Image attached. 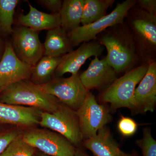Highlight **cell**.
Listing matches in <instances>:
<instances>
[{
    "label": "cell",
    "mask_w": 156,
    "mask_h": 156,
    "mask_svg": "<svg viewBox=\"0 0 156 156\" xmlns=\"http://www.w3.org/2000/svg\"><path fill=\"white\" fill-rule=\"evenodd\" d=\"M18 0H0V33L8 36L12 34L15 9Z\"/></svg>",
    "instance_id": "7402d4cb"
},
{
    "label": "cell",
    "mask_w": 156,
    "mask_h": 156,
    "mask_svg": "<svg viewBox=\"0 0 156 156\" xmlns=\"http://www.w3.org/2000/svg\"><path fill=\"white\" fill-rule=\"evenodd\" d=\"M1 128H0V132H1Z\"/></svg>",
    "instance_id": "4dcf8cb0"
},
{
    "label": "cell",
    "mask_w": 156,
    "mask_h": 156,
    "mask_svg": "<svg viewBox=\"0 0 156 156\" xmlns=\"http://www.w3.org/2000/svg\"><path fill=\"white\" fill-rule=\"evenodd\" d=\"M37 2L52 13H59L62 4L61 0H37Z\"/></svg>",
    "instance_id": "4316f807"
},
{
    "label": "cell",
    "mask_w": 156,
    "mask_h": 156,
    "mask_svg": "<svg viewBox=\"0 0 156 156\" xmlns=\"http://www.w3.org/2000/svg\"><path fill=\"white\" fill-rule=\"evenodd\" d=\"M32 67L17 58L11 43H7L0 61V93L11 84L30 78Z\"/></svg>",
    "instance_id": "8fae6325"
},
{
    "label": "cell",
    "mask_w": 156,
    "mask_h": 156,
    "mask_svg": "<svg viewBox=\"0 0 156 156\" xmlns=\"http://www.w3.org/2000/svg\"><path fill=\"white\" fill-rule=\"evenodd\" d=\"M39 125L62 135L74 146L83 143L76 112L62 103L53 113L42 112Z\"/></svg>",
    "instance_id": "5b68a950"
},
{
    "label": "cell",
    "mask_w": 156,
    "mask_h": 156,
    "mask_svg": "<svg viewBox=\"0 0 156 156\" xmlns=\"http://www.w3.org/2000/svg\"><path fill=\"white\" fill-rule=\"evenodd\" d=\"M62 56H43L32 68L30 78L31 82L39 85L49 82L53 77L56 68L62 61Z\"/></svg>",
    "instance_id": "ffe728a7"
},
{
    "label": "cell",
    "mask_w": 156,
    "mask_h": 156,
    "mask_svg": "<svg viewBox=\"0 0 156 156\" xmlns=\"http://www.w3.org/2000/svg\"><path fill=\"white\" fill-rule=\"evenodd\" d=\"M131 154H132V156H139L137 153L135 151H133Z\"/></svg>",
    "instance_id": "f546056e"
},
{
    "label": "cell",
    "mask_w": 156,
    "mask_h": 156,
    "mask_svg": "<svg viewBox=\"0 0 156 156\" xmlns=\"http://www.w3.org/2000/svg\"><path fill=\"white\" fill-rule=\"evenodd\" d=\"M41 111L0 102V124L29 127L39 125Z\"/></svg>",
    "instance_id": "9a60e30c"
},
{
    "label": "cell",
    "mask_w": 156,
    "mask_h": 156,
    "mask_svg": "<svg viewBox=\"0 0 156 156\" xmlns=\"http://www.w3.org/2000/svg\"><path fill=\"white\" fill-rule=\"evenodd\" d=\"M23 139L34 148L51 156H75L74 146L60 134L46 129L32 128L22 134Z\"/></svg>",
    "instance_id": "ba28073f"
},
{
    "label": "cell",
    "mask_w": 156,
    "mask_h": 156,
    "mask_svg": "<svg viewBox=\"0 0 156 156\" xmlns=\"http://www.w3.org/2000/svg\"><path fill=\"white\" fill-rule=\"evenodd\" d=\"M156 102V61L149 63L145 75L134 93L135 112H154Z\"/></svg>",
    "instance_id": "5bb4252c"
},
{
    "label": "cell",
    "mask_w": 156,
    "mask_h": 156,
    "mask_svg": "<svg viewBox=\"0 0 156 156\" xmlns=\"http://www.w3.org/2000/svg\"><path fill=\"white\" fill-rule=\"evenodd\" d=\"M43 46L44 55L52 57L63 56L73 48L67 33L61 27L48 31Z\"/></svg>",
    "instance_id": "ac0fdd59"
},
{
    "label": "cell",
    "mask_w": 156,
    "mask_h": 156,
    "mask_svg": "<svg viewBox=\"0 0 156 156\" xmlns=\"http://www.w3.org/2000/svg\"><path fill=\"white\" fill-rule=\"evenodd\" d=\"M115 0H84L81 23L88 25L97 21L106 15L107 11Z\"/></svg>",
    "instance_id": "44dd1931"
},
{
    "label": "cell",
    "mask_w": 156,
    "mask_h": 156,
    "mask_svg": "<svg viewBox=\"0 0 156 156\" xmlns=\"http://www.w3.org/2000/svg\"><path fill=\"white\" fill-rule=\"evenodd\" d=\"M0 102L35 108L43 112L56 111L61 102L56 97L44 92L39 85L29 80L11 84L0 93Z\"/></svg>",
    "instance_id": "3957f363"
},
{
    "label": "cell",
    "mask_w": 156,
    "mask_h": 156,
    "mask_svg": "<svg viewBox=\"0 0 156 156\" xmlns=\"http://www.w3.org/2000/svg\"><path fill=\"white\" fill-rule=\"evenodd\" d=\"M83 144L94 156H132L120 149L105 126L98 130L95 136L84 140Z\"/></svg>",
    "instance_id": "2e32d148"
},
{
    "label": "cell",
    "mask_w": 156,
    "mask_h": 156,
    "mask_svg": "<svg viewBox=\"0 0 156 156\" xmlns=\"http://www.w3.org/2000/svg\"><path fill=\"white\" fill-rule=\"evenodd\" d=\"M149 63L140 64L127 71L102 91L99 100L109 103L112 110L126 108L133 111L136 86L145 75Z\"/></svg>",
    "instance_id": "277c9868"
},
{
    "label": "cell",
    "mask_w": 156,
    "mask_h": 156,
    "mask_svg": "<svg viewBox=\"0 0 156 156\" xmlns=\"http://www.w3.org/2000/svg\"><path fill=\"white\" fill-rule=\"evenodd\" d=\"M119 131L122 135L129 136L133 135L137 129V125L134 120L128 117L122 116L118 124Z\"/></svg>",
    "instance_id": "d4e9b609"
},
{
    "label": "cell",
    "mask_w": 156,
    "mask_h": 156,
    "mask_svg": "<svg viewBox=\"0 0 156 156\" xmlns=\"http://www.w3.org/2000/svg\"><path fill=\"white\" fill-rule=\"evenodd\" d=\"M84 0H64L59 12L61 28L67 33L80 26Z\"/></svg>",
    "instance_id": "d6986e66"
},
{
    "label": "cell",
    "mask_w": 156,
    "mask_h": 156,
    "mask_svg": "<svg viewBox=\"0 0 156 156\" xmlns=\"http://www.w3.org/2000/svg\"><path fill=\"white\" fill-rule=\"evenodd\" d=\"M117 73L109 64L106 57H95L86 70L80 75L82 83L87 91L107 88L117 79Z\"/></svg>",
    "instance_id": "4fadbf2b"
},
{
    "label": "cell",
    "mask_w": 156,
    "mask_h": 156,
    "mask_svg": "<svg viewBox=\"0 0 156 156\" xmlns=\"http://www.w3.org/2000/svg\"><path fill=\"white\" fill-rule=\"evenodd\" d=\"M125 20L132 34L138 63L156 61V16L136 5L128 11Z\"/></svg>",
    "instance_id": "7a4b0ae2"
},
{
    "label": "cell",
    "mask_w": 156,
    "mask_h": 156,
    "mask_svg": "<svg viewBox=\"0 0 156 156\" xmlns=\"http://www.w3.org/2000/svg\"><path fill=\"white\" fill-rule=\"evenodd\" d=\"M104 50V47L96 39L82 43L76 50L62 56L54 74L55 76L61 77L66 73L76 74L88 58L92 56L99 57Z\"/></svg>",
    "instance_id": "7c38bea8"
},
{
    "label": "cell",
    "mask_w": 156,
    "mask_h": 156,
    "mask_svg": "<svg viewBox=\"0 0 156 156\" xmlns=\"http://www.w3.org/2000/svg\"><path fill=\"white\" fill-rule=\"evenodd\" d=\"M96 40L106 48L107 61L117 73L126 72L138 63L132 34L125 20L106 29Z\"/></svg>",
    "instance_id": "6da1fadb"
},
{
    "label": "cell",
    "mask_w": 156,
    "mask_h": 156,
    "mask_svg": "<svg viewBox=\"0 0 156 156\" xmlns=\"http://www.w3.org/2000/svg\"><path fill=\"white\" fill-rule=\"evenodd\" d=\"M35 149L23 140L21 134L10 143L0 156H33Z\"/></svg>",
    "instance_id": "603a6c76"
},
{
    "label": "cell",
    "mask_w": 156,
    "mask_h": 156,
    "mask_svg": "<svg viewBox=\"0 0 156 156\" xmlns=\"http://www.w3.org/2000/svg\"><path fill=\"white\" fill-rule=\"evenodd\" d=\"M76 112L83 140L95 136L112 120L108 110L98 103L94 95L89 91L83 103Z\"/></svg>",
    "instance_id": "9c48e42d"
},
{
    "label": "cell",
    "mask_w": 156,
    "mask_h": 156,
    "mask_svg": "<svg viewBox=\"0 0 156 156\" xmlns=\"http://www.w3.org/2000/svg\"><path fill=\"white\" fill-rule=\"evenodd\" d=\"M29 11L27 14H20L18 21L22 26L31 29L36 31L50 30L61 27L59 13L48 14L39 11L28 2Z\"/></svg>",
    "instance_id": "e0dca14e"
},
{
    "label": "cell",
    "mask_w": 156,
    "mask_h": 156,
    "mask_svg": "<svg viewBox=\"0 0 156 156\" xmlns=\"http://www.w3.org/2000/svg\"><path fill=\"white\" fill-rule=\"evenodd\" d=\"M21 134L17 129H11L0 132V156L10 143Z\"/></svg>",
    "instance_id": "484cf974"
},
{
    "label": "cell",
    "mask_w": 156,
    "mask_h": 156,
    "mask_svg": "<svg viewBox=\"0 0 156 156\" xmlns=\"http://www.w3.org/2000/svg\"><path fill=\"white\" fill-rule=\"evenodd\" d=\"M75 156H90L81 149L78 148L76 149Z\"/></svg>",
    "instance_id": "f1b7e54d"
},
{
    "label": "cell",
    "mask_w": 156,
    "mask_h": 156,
    "mask_svg": "<svg viewBox=\"0 0 156 156\" xmlns=\"http://www.w3.org/2000/svg\"><path fill=\"white\" fill-rule=\"evenodd\" d=\"M12 34L11 44L15 55L23 62L33 67L44 54L38 32L21 26L13 29Z\"/></svg>",
    "instance_id": "30bf717a"
},
{
    "label": "cell",
    "mask_w": 156,
    "mask_h": 156,
    "mask_svg": "<svg viewBox=\"0 0 156 156\" xmlns=\"http://www.w3.org/2000/svg\"><path fill=\"white\" fill-rule=\"evenodd\" d=\"M39 86L45 93L56 97L76 112L83 103L88 91L82 83L79 73L68 78L55 76Z\"/></svg>",
    "instance_id": "52a82bcc"
},
{
    "label": "cell",
    "mask_w": 156,
    "mask_h": 156,
    "mask_svg": "<svg viewBox=\"0 0 156 156\" xmlns=\"http://www.w3.org/2000/svg\"><path fill=\"white\" fill-rule=\"evenodd\" d=\"M136 5L148 14L156 16V0H137Z\"/></svg>",
    "instance_id": "83f0119b"
},
{
    "label": "cell",
    "mask_w": 156,
    "mask_h": 156,
    "mask_svg": "<svg viewBox=\"0 0 156 156\" xmlns=\"http://www.w3.org/2000/svg\"><path fill=\"white\" fill-rule=\"evenodd\" d=\"M49 156L43 155V156Z\"/></svg>",
    "instance_id": "1f68e13d"
},
{
    "label": "cell",
    "mask_w": 156,
    "mask_h": 156,
    "mask_svg": "<svg viewBox=\"0 0 156 156\" xmlns=\"http://www.w3.org/2000/svg\"><path fill=\"white\" fill-rule=\"evenodd\" d=\"M136 143L141 149L143 156H156V141L152 136L150 128L144 129L142 138Z\"/></svg>",
    "instance_id": "cb8c5ba5"
},
{
    "label": "cell",
    "mask_w": 156,
    "mask_h": 156,
    "mask_svg": "<svg viewBox=\"0 0 156 156\" xmlns=\"http://www.w3.org/2000/svg\"><path fill=\"white\" fill-rule=\"evenodd\" d=\"M137 0H126L119 3L110 14L97 21L80 27L68 33L73 47L95 40L101 33L109 27L124 22L128 11L136 5Z\"/></svg>",
    "instance_id": "8992f818"
}]
</instances>
